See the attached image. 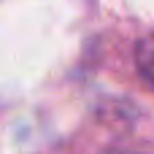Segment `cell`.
<instances>
[{
  "label": "cell",
  "instance_id": "6da1fadb",
  "mask_svg": "<svg viewBox=\"0 0 154 154\" xmlns=\"http://www.w3.org/2000/svg\"><path fill=\"white\" fill-rule=\"evenodd\" d=\"M135 62H138L141 76L154 87V32L138 41V46H135Z\"/></svg>",
  "mask_w": 154,
  "mask_h": 154
},
{
  "label": "cell",
  "instance_id": "7a4b0ae2",
  "mask_svg": "<svg viewBox=\"0 0 154 154\" xmlns=\"http://www.w3.org/2000/svg\"><path fill=\"white\" fill-rule=\"evenodd\" d=\"M108 154H130V152H108Z\"/></svg>",
  "mask_w": 154,
  "mask_h": 154
}]
</instances>
